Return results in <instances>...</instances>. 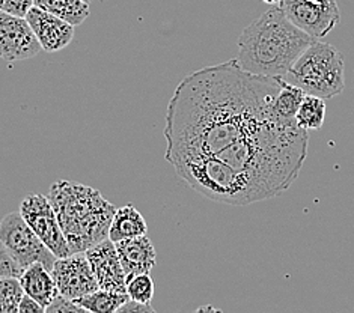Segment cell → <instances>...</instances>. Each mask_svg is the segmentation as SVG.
<instances>
[{
  "mask_svg": "<svg viewBox=\"0 0 354 313\" xmlns=\"http://www.w3.org/2000/svg\"><path fill=\"white\" fill-rule=\"evenodd\" d=\"M33 6H35V0H3L0 3V11L26 19L28 12Z\"/></svg>",
  "mask_w": 354,
  "mask_h": 313,
  "instance_id": "obj_23",
  "label": "cell"
},
{
  "mask_svg": "<svg viewBox=\"0 0 354 313\" xmlns=\"http://www.w3.org/2000/svg\"><path fill=\"white\" fill-rule=\"evenodd\" d=\"M0 241L23 269L37 264H43L52 272L56 256L39 236L32 231L26 220L19 213H10L0 220Z\"/></svg>",
  "mask_w": 354,
  "mask_h": 313,
  "instance_id": "obj_6",
  "label": "cell"
},
{
  "mask_svg": "<svg viewBox=\"0 0 354 313\" xmlns=\"http://www.w3.org/2000/svg\"><path fill=\"white\" fill-rule=\"evenodd\" d=\"M314 41L273 5L241 32L237 62L250 74L283 79Z\"/></svg>",
  "mask_w": 354,
  "mask_h": 313,
  "instance_id": "obj_2",
  "label": "cell"
},
{
  "mask_svg": "<svg viewBox=\"0 0 354 313\" xmlns=\"http://www.w3.org/2000/svg\"><path fill=\"white\" fill-rule=\"evenodd\" d=\"M79 312H86V310L82 309L74 300L66 298L61 294H57L53 298V301L50 303L46 309V313H79Z\"/></svg>",
  "mask_w": 354,
  "mask_h": 313,
  "instance_id": "obj_22",
  "label": "cell"
},
{
  "mask_svg": "<svg viewBox=\"0 0 354 313\" xmlns=\"http://www.w3.org/2000/svg\"><path fill=\"white\" fill-rule=\"evenodd\" d=\"M30 24L23 17L0 11V59L5 62L26 61L41 52Z\"/></svg>",
  "mask_w": 354,
  "mask_h": 313,
  "instance_id": "obj_10",
  "label": "cell"
},
{
  "mask_svg": "<svg viewBox=\"0 0 354 313\" xmlns=\"http://www.w3.org/2000/svg\"><path fill=\"white\" fill-rule=\"evenodd\" d=\"M24 291L19 277L0 278V313H19Z\"/></svg>",
  "mask_w": 354,
  "mask_h": 313,
  "instance_id": "obj_19",
  "label": "cell"
},
{
  "mask_svg": "<svg viewBox=\"0 0 354 313\" xmlns=\"http://www.w3.org/2000/svg\"><path fill=\"white\" fill-rule=\"evenodd\" d=\"M35 6L73 26H79L89 17V3L85 0H35Z\"/></svg>",
  "mask_w": 354,
  "mask_h": 313,
  "instance_id": "obj_16",
  "label": "cell"
},
{
  "mask_svg": "<svg viewBox=\"0 0 354 313\" xmlns=\"http://www.w3.org/2000/svg\"><path fill=\"white\" fill-rule=\"evenodd\" d=\"M26 20L35 33L41 48L47 53L61 52L74 38L73 24L41 10L38 6H33L28 12Z\"/></svg>",
  "mask_w": 354,
  "mask_h": 313,
  "instance_id": "obj_12",
  "label": "cell"
},
{
  "mask_svg": "<svg viewBox=\"0 0 354 313\" xmlns=\"http://www.w3.org/2000/svg\"><path fill=\"white\" fill-rule=\"evenodd\" d=\"M264 3H268V5H279L281 0H263Z\"/></svg>",
  "mask_w": 354,
  "mask_h": 313,
  "instance_id": "obj_26",
  "label": "cell"
},
{
  "mask_svg": "<svg viewBox=\"0 0 354 313\" xmlns=\"http://www.w3.org/2000/svg\"><path fill=\"white\" fill-rule=\"evenodd\" d=\"M326 120V104L323 98L305 95L297 108L296 122L305 130L322 129Z\"/></svg>",
  "mask_w": 354,
  "mask_h": 313,
  "instance_id": "obj_18",
  "label": "cell"
},
{
  "mask_svg": "<svg viewBox=\"0 0 354 313\" xmlns=\"http://www.w3.org/2000/svg\"><path fill=\"white\" fill-rule=\"evenodd\" d=\"M19 313H46V309L37 300H33L28 294H24L19 304Z\"/></svg>",
  "mask_w": 354,
  "mask_h": 313,
  "instance_id": "obj_24",
  "label": "cell"
},
{
  "mask_svg": "<svg viewBox=\"0 0 354 313\" xmlns=\"http://www.w3.org/2000/svg\"><path fill=\"white\" fill-rule=\"evenodd\" d=\"M85 2H88V3H89V2H91V0H85Z\"/></svg>",
  "mask_w": 354,
  "mask_h": 313,
  "instance_id": "obj_27",
  "label": "cell"
},
{
  "mask_svg": "<svg viewBox=\"0 0 354 313\" xmlns=\"http://www.w3.org/2000/svg\"><path fill=\"white\" fill-rule=\"evenodd\" d=\"M127 294L134 301L149 304L154 295V282L149 274H138L127 281Z\"/></svg>",
  "mask_w": 354,
  "mask_h": 313,
  "instance_id": "obj_20",
  "label": "cell"
},
{
  "mask_svg": "<svg viewBox=\"0 0 354 313\" xmlns=\"http://www.w3.org/2000/svg\"><path fill=\"white\" fill-rule=\"evenodd\" d=\"M3 2V0H0V3H2Z\"/></svg>",
  "mask_w": 354,
  "mask_h": 313,
  "instance_id": "obj_28",
  "label": "cell"
},
{
  "mask_svg": "<svg viewBox=\"0 0 354 313\" xmlns=\"http://www.w3.org/2000/svg\"><path fill=\"white\" fill-rule=\"evenodd\" d=\"M52 276L59 294L70 300L82 298L100 290L85 252L57 258L52 268Z\"/></svg>",
  "mask_w": 354,
  "mask_h": 313,
  "instance_id": "obj_9",
  "label": "cell"
},
{
  "mask_svg": "<svg viewBox=\"0 0 354 313\" xmlns=\"http://www.w3.org/2000/svg\"><path fill=\"white\" fill-rule=\"evenodd\" d=\"M118 312H120V313H131V312H142V313L148 312V313H151V312H154V309L147 303H139V301H134V300L130 298L127 303L124 304V306L118 309Z\"/></svg>",
  "mask_w": 354,
  "mask_h": 313,
  "instance_id": "obj_25",
  "label": "cell"
},
{
  "mask_svg": "<svg viewBox=\"0 0 354 313\" xmlns=\"http://www.w3.org/2000/svg\"><path fill=\"white\" fill-rule=\"evenodd\" d=\"M277 6L292 24L315 39L327 37L341 21L336 0H281Z\"/></svg>",
  "mask_w": 354,
  "mask_h": 313,
  "instance_id": "obj_7",
  "label": "cell"
},
{
  "mask_svg": "<svg viewBox=\"0 0 354 313\" xmlns=\"http://www.w3.org/2000/svg\"><path fill=\"white\" fill-rule=\"evenodd\" d=\"M19 281L21 283L24 294H28L29 297L37 300L44 309H47L48 304L59 294L52 272L43 264H39V262L23 269Z\"/></svg>",
  "mask_w": 354,
  "mask_h": 313,
  "instance_id": "obj_14",
  "label": "cell"
},
{
  "mask_svg": "<svg viewBox=\"0 0 354 313\" xmlns=\"http://www.w3.org/2000/svg\"><path fill=\"white\" fill-rule=\"evenodd\" d=\"M176 175L196 193L222 204L244 207L267 200L250 178L214 155H193L171 163Z\"/></svg>",
  "mask_w": 354,
  "mask_h": 313,
  "instance_id": "obj_4",
  "label": "cell"
},
{
  "mask_svg": "<svg viewBox=\"0 0 354 313\" xmlns=\"http://www.w3.org/2000/svg\"><path fill=\"white\" fill-rule=\"evenodd\" d=\"M20 214L56 258L71 255L61 223L47 196L38 193L29 194L21 200Z\"/></svg>",
  "mask_w": 354,
  "mask_h": 313,
  "instance_id": "obj_8",
  "label": "cell"
},
{
  "mask_svg": "<svg viewBox=\"0 0 354 313\" xmlns=\"http://www.w3.org/2000/svg\"><path fill=\"white\" fill-rule=\"evenodd\" d=\"M71 253H82L109 238L116 207L95 189L57 181L48 193Z\"/></svg>",
  "mask_w": 354,
  "mask_h": 313,
  "instance_id": "obj_3",
  "label": "cell"
},
{
  "mask_svg": "<svg viewBox=\"0 0 354 313\" xmlns=\"http://www.w3.org/2000/svg\"><path fill=\"white\" fill-rule=\"evenodd\" d=\"M148 225L145 218L139 213L133 204H127L116 209L113 216L111 231H109V238L113 243L134 238V236L147 235Z\"/></svg>",
  "mask_w": 354,
  "mask_h": 313,
  "instance_id": "obj_15",
  "label": "cell"
},
{
  "mask_svg": "<svg viewBox=\"0 0 354 313\" xmlns=\"http://www.w3.org/2000/svg\"><path fill=\"white\" fill-rule=\"evenodd\" d=\"M130 300L127 292H112L97 290L85 297L74 300L82 309L92 313H113Z\"/></svg>",
  "mask_w": 354,
  "mask_h": 313,
  "instance_id": "obj_17",
  "label": "cell"
},
{
  "mask_svg": "<svg viewBox=\"0 0 354 313\" xmlns=\"http://www.w3.org/2000/svg\"><path fill=\"white\" fill-rule=\"evenodd\" d=\"M23 268L17 264V260L8 252L5 244L0 241V278L2 277H20Z\"/></svg>",
  "mask_w": 354,
  "mask_h": 313,
  "instance_id": "obj_21",
  "label": "cell"
},
{
  "mask_svg": "<svg viewBox=\"0 0 354 313\" xmlns=\"http://www.w3.org/2000/svg\"><path fill=\"white\" fill-rule=\"evenodd\" d=\"M85 253L100 290L127 292V276H125L120 255L116 252V245L111 238L95 244Z\"/></svg>",
  "mask_w": 354,
  "mask_h": 313,
  "instance_id": "obj_11",
  "label": "cell"
},
{
  "mask_svg": "<svg viewBox=\"0 0 354 313\" xmlns=\"http://www.w3.org/2000/svg\"><path fill=\"white\" fill-rule=\"evenodd\" d=\"M306 95L333 98L345 88V64L338 48L315 39L283 77Z\"/></svg>",
  "mask_w": 354,
  "mask_h": 313,
  "instance_id": "obj_5",
  "label": "cell"
},
{
  "mask_svg": "<svg viewBox=\"0 0 354 313\" xmlns=\"http://www.w3.org/2000/svg\"><path fill=\"white\" fill-rule=\"evenodd\" d=\"M282 77L244 71L237 59L180 82L167 104L165 158L214 155L259 185L268 199L297 180L309 133L273 110Z\"/></svg>",
  "mask_w": 354,
  "mask_h": 313,
  "instance_id": "obj_1",
  "label": "cell"
},
{
  "mask_svg": "<svg viewBox=\"0 0 354 313\" xmlns=\"http://www.w3.org/2000/svg\"><path fill=\"white\" fill-rule=\"evenodd\" d=\"M115 245L127 281L138 274H149L156 265L157 253L147 235L116 241Z\"/></svg>",
  "mask_w": 354,
  "mask_h": 313,
  "instance_id": "obj_13",
  "label": "cell"
}]
</instances>
